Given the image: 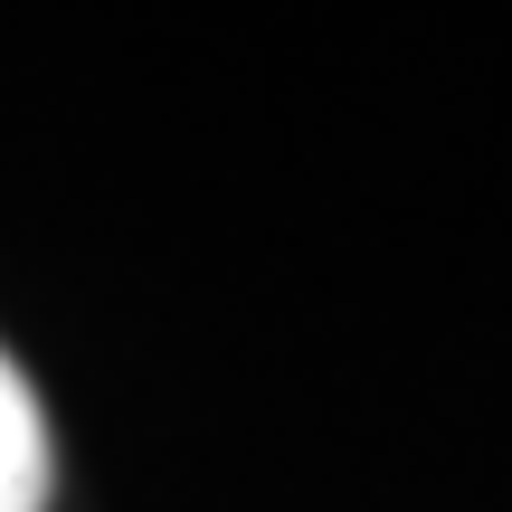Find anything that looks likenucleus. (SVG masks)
<instances>
[{"mask_svg":"<svg viewBox=\"0 0 512 512\" xmlns=\"http://www.w3.org/2000/svg\"><path fill=\"white\" fill-rule=\"evenodd\" d=\"M57 494V456H48V418H38L19 361L0 351V512H48Z\"/></svg>","mask_w":512,"mask_h":512,"instance_id":"obj_1","label":"nucleus"}]
</instances>
